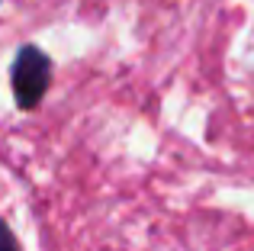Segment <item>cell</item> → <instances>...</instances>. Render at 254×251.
Instances as JSON below:
<instances>
[{"instance_id":"cell-2","label":"cell","mask_w":254,"mask_h":251,"mask_svg":"<svg viewBox=\"0 0 254 251\" xmlns=\"http://www.w3.org/2000/svg\"><path fill=\"white\" fill-rule=\"evenodd\" d=\"M0 251H19L16 239H13V232L6 229V222H0Z\"/></svg>"},{"instance_id":"cell-1","label":"cell","mask_w":254,"mask_h":251,"mask_svg":"<svg viewBox=\"0 0 254 251\" xmlns=\"http://www.w3.org/2000/svg\"><path fill=\"white\" fill-rule=\"evenodd\" d=\"M13 97L19 110H36L52 84V58L39 45H23L13 58Z\"/></svg>"}]
</instances>
